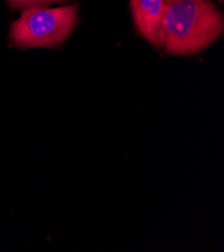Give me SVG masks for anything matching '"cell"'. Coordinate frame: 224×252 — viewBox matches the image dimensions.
Instances as JSON below:
<instances>
[{
	"label": "cell",
	"mask_w": 224,
	"mask_h": 252,
	"mask_svg": "<svg viewBox=\"0 0 224 252\" xmlns=\"http://www.w3.org/2000/svg\"><path fill=\"white\" fill-rule=\"evenodd\" d=\"M222 32L223 17L209 0H164L160 45L167 54H197Z\"/></svg>",
	"instance_id": "obj_1"
},
{
	"label": "cell",
	"mask_w": 224,
	"mask_h": 252,
	"mask_svg": "<svg viewBox=\"0 0 224 252\" xmlns=\"http://www.w3.org/2000/svg\"><path fill=\"white\" fill-rule=\"evenodd\" d=\"M11 9L26 8L30 6H42L51 3L66 2L67 0H6Z\"/></svg>",
	"instance_id": "obj_4"
},
{
	"label": "cell",
	"mask_w": 224,
	"mask_h": 252,
	"mask_svg": "<svg viewBox=\"0 0 224 252\" xmlns=\"http://www.w3.org/2000/svg\"><path fill=\"white\" fill-rule=\"evenodd\" d=\"M136 28L154 46H160V29L164 13V0H131Z\"/></svg>",
	"instance_id": "obj_3"
},
{
	"label": "cell",
	"mask_w": 224,
	"mask_h": 252,
	"mask_svg": "<svg viewBox=\"0 0 224 252\" xmlns=\"http://www.w3.org/2000/svg\"><path fill=\"white\" fill-rule=\"evenodd\" d=\"M78 22V6L26 7L10 29V39L19 47L54 46L64 41Z\"/></svg>",
	"instance_id": "obj_2"
}]
</instances>
